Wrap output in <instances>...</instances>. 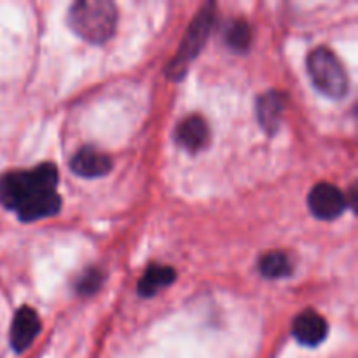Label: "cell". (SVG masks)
Wrapping results in <instances>:
<instances>
[{"label":"cell","instance_id":"obj_1","mask_svg":"<svg viewBox=\"0 0 358 358\" xmlns=\"http://www.w3.org/2000/svg\"><path fill=\"white\" fill-rule=\"evenodd\" d=\"M56 185L58 170L51 163L27 171H7L0 177V203L14 210L23 222L45 219L58 213L62 206Z\"/></svg>","mask_w":358,"mask_h":358},{"label":"cell","instance_id":"obj_2","mask_svg":"<svg viewBox=\"0 0 358 358\" xmlns=\"http://www.w3.org/2000/svg\"><path fill=\"white\" fill-rule=\"evenodd\" d=\"M69 24L86 42L103 44L114 35L117 9L107 0H80L70 7Z\"/></svg>","mask_w":358,"mask_h":358},{"label":"cell","instance_id":"obj_3","mask_svg":"<svg viewBox=\"0 0 358 358\" xmlns=\"http://www.w3.org/2000/svg\"><path fill=\"white\" fill-rule=\"evenodd\" d=\"M308 73L313 80L315 87L325 96L345 98L350 90L348 73L343 66L341 59L329 48H317L308 56Z\"/></svg>","mask_w":358,"mask_h":358},{"label":"cell","instance_id":"obj_4","mask_svg":"<svg viewBox=\"0 0 358 358\" xmlns=\"http://www.w3.org/2000/svg\"><path fill=\"white\" fill-rule=\"evenodd\" d=\"M213 3L203 7L198 13V16L192 20V23L189 24L187 34H185L184 41H182L180 49L175 55L173 62L168 66V76L171 79L178 80L184 77V73L187 72V66L191 65L192 59H196V56L201 52L203 45H205L206 38H208L210 30H212L213 24Z\"/></svg>","mask_w":358,"mask_h":358},{"label":"cell","instance_id":"obj_5","mask_svg":"<svg viewBox=\"0 0 358 358\" xmlns=\"http://www.w3.org/2000/svg\"><path fill=\"white\" fill-rule=\"evenodd\" d=\"M311 213L320 220H334L346 210V196L331 184H317L308 196Z\"/></svg>","mask_w":358,"mask_h":358},{"label":"cell","instance_id":"obj_6","mask_svg":"<svg viewBox=\"0 0 358 358\" xmlns=\"http://www.w3.org/2000/svg\"><path fill=\"white\" fill-rule=\"evenodd\" d=\"M38 332H41V320H38V315L28 306L20 308L17 313L14 315V320L9 332L10 346H13L14 352L21 353L27 348H30V345L35 341Z\"/></svg>","mask_w":358,"mask_h":358},{"label":"cell","instance_id":"obj_7","mask_svg":"<svg viewBox=\"0 0 358 358\" xmlns=\"http://www.w3.org/2000/svg\"><path fill=\"white\" fill-rule=\"evenodd\" d=\"M292 334L301 345L313 348L325 341L329 334V325L322 315L315 311H304L294 320Z\"/></svg>","mask_w":358,"mask_h":358},{"label":"cell","instance_id":"obj_8","mask_svg":"<svg viewBox=\"0 0 358 358\" xmlns=\"http://www.w3.org/2000/svg\"><path fill=\"white\" fill-rule=\"evenodd\" d=\"M70 168H72L73 173L83 178H98L110 171L112 161L107 154L100 152L93 147H83L72 157Z\"/></svg>","mask_w":358,"mask_h":358},{"label":"cell","instance_id":"obj_9","mask_svg":"<svg viewBox=\"0 0 358 358\" xmlns=\"http://www.w3.org/2000/svg\"><path fill=\"white\" fill-rule=\"evenodd\" d=\"M285 94L278 93V91H269V93L262 94L257 100V119L259 124L262 126L266 133L273 135L278 131L280 124H282L283 112H285Z\"/></svg>","mask_w":358,"mask_h":358},{"label":"cell","instance_id":"obj_10","mask_svg":"<svg viewBox=\"0 0 358 358\" xmlns=\"http://www.w3.org/2000/svg\"><path fill=\"white\" fill-rule=\"evenodd\" d=\"M175 136L185 150L198 152V150L205 149L206 143H208L210 129L205 119L199 117V115H191L178 124Z\"/></svg>","mask_w":358,"mask_h":358},{"label":"cell","instance_id":"obj_11","mask_svg":"<svg viewBox=\"0 0 358 358\" xmlns=\"http://www.w3.org/2000/svg\"><path fill=\"white\" fill-rule=\"evenodd\" d=\"M175 271L168 266L152 264L147 268L138 282V294L142 297H154L161 289L175 282Z\"/></svg>","mask_w":358,"mask_h":358},{"label":"cell","instance_id":"obj_12","mask_svg":"<svg viewBox=\"0 0 358 358\" xmlns=\"http://www.w3.org/2000/svg\"><path fill=\"white\" fill-rule=\"evenodd\" d=\"M259 271L266 278H285V276L292 275V261L283 252H269L259 259Z\"/></svg>","mask_w":358,"mask_h":358},{"label":"cell","instance_id":"obj_13","mask_svg":"<svg viewBox=\"0 0 358 358\" xmlns=\"http://www.w3.org/2000/svg\"><path fill=\"white\" fill-rule=\"evenodd\" d=\"M252 34L248 23L243 20H236L227 27L226 30V42L229 48L236 49V51H247L250 45Z\"/></svg>","mask_w":358,"mask_h":358},{"label":"cell","instance_id":"obj_14","mask_svg":"<svg viewBox=\"0 0 358 358\" xmlns=\"http://www.w3.org/2000/svg\"><path fill=\"white\" fill-rule=\"evenodd\" d=\"M101 283H103V275H101L98 269L91 268L77 278L76 290L77 294H80V296H91V294H94L98 289H100Z\"/></svg>","mask_w":358,"mask_h":358}]
</instances>
